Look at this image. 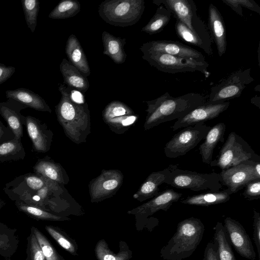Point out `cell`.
<instances>
[{
	"label": "cell",
	"mask_w": 260,
	"mask_h": 260,
	"mask_svg": "<svg viewBox=\"0 0 260 260\" xmlns=\"http://www.w3.org/2000/svg\"><path fill=\"white\" fill-rule=\"evenodd\" d=\"M145 102L147 108L144 128L146 131L182 117L206 101L205 98L198 93L190 92L173 97L167 92L155 99Z\"/></svg>",
	"instance_id": "1"
},
{
	"label": "cell",
	"mask_w": 260,
	"mask_h": 260,
	"mask_svg": "<svg viewBox=\"0 0 260 260\" xmlns=\"http://www.w3.org/2000/svg\"><path fill=\"white\" fill-rule=\"evenodd\" d=\"M61 99L55 106L57 120L66 136L72 142L80 144L85 142L91 133L89 110L86 103L74 101L71 97L70 88L59 84Z\"/></svg>",
	"instance_id": "2"
},
{
	"label": "cell",
	"mask_w": 260,
	"mask_h": 260,
	"mask_svg": "<svg viewBox=\"0 0 260 260\" xmlns=\"http://www.w3.org/2000/svg\"><path fill=\"white\" fill-rule=\"evenodd\" d=\"M205 226L197 218L191 217L179 222L175 233L160 250L164 260H183L190 257L200 244Z\"/></svg>",
	"instance_id": "3"
},
{
	"label": "cell",
	"mask_w": 260,
	"mask_h": 260,
	"mask_svg": "<svg viewBox=\"0 0 260 260\" xmlns=\"http://www.w3.org/2000/svg\"><path fill=\"white\" fill-rule=\"evenodd\" d=\"M144 9V0H106L99 5L98 12L107 23L126 27L139 21Z\"/></svg>",
	"instance_id": "4"
},
{
	"label": "cell",
	"mask_w": 260,
	"mask_h": 260,
	"mask_svg": "<svg viewBox=\"0 0 260 260\" xmlns=\"http://www.w3.org/2000/svg\"><path fill=\"white\" fill-rule=\"evenodd\" d=\"M157 6L162 5L171 15L199 36L208 45L212 47V39L204 21L197 14L196 5L192 0H154Z\"/></svg>",
	"instance_id": "5"
},
{
	"label": "cell",
	"mask_w": 260,
	"mask_h": 260,
	"mask_svg": "<svg viewBox=\"0 0 260 260\" xmlns=\"http://www.w3.org/2000/svg\"><path fill=\"white\" fill-rule=\"evenodd\" d=\"M170 172L165 183L171 186L198 191L203 190L218 191L222 187L219 174L201 173L178 168V165H170Z\"/></svg>",
	"instance_id": "6"
},
{
	"label": "cell",
	"mask_w": 260,
	"mask_h": 260,
	"mask_svg": "<svg viewBox=\"0 0 260 260\" xmlns=\"http://www.w3.org/2000/svg\"><path fill=\"white\" fill-rule=\"evenodd\" d=\"M246 160L260 161V156L241 136L231 132L219 155L211 161L210 165L224 170Z\"/></svg>",
	"instance_id": "7"
},
{
	"label": "cell",
	"mask_w": 260,
	"mask_h": 260,
	"mask_svg": "<svg viewBox=\"0 0 260 260\" xmlns=\"http://www.w3.org/2000/svg\"><path fill=\"white\" fill-rule=\"evenodd\" d=\"M142 58L158 70L170 74L198 71L206 77L209 75V63L206 61L173 56L161 53H144Z\"/></svg>",
	"instance_id": "8"
},
{
	"label": "cell",
	"mask_w": 260,
	"mask_h": 260,
	"mask_svg": "<svg viewBox=\"0 0 260 260\" xmlns=\"http://www.w3.org/2000/svg\"><path fill=\"white\" fill-rule=\"evenodd\" d=\"M253 81L250 68L236 71L211 88L207 102L220 103L239 98L246 86Z\"/></svg>",
	"instance_id": "9"
},
{
	"label": "cell",
	"mask_w": 260,
	"mask_h": 260,
	"mask_svg": "<svg viewBox=\"0 0 260 260\" xmlns=\"http://www.w3.org/2000/svg\"><path fill=\"white\" fill-rule=\"evenodd\" d=\"M210 128L204 123L184 127L166 144L164 147L166 156L175 158L185 155L205 138Z\"/></svg>",
	"instance_id": "10"
},
{
	"label": "cell",
	"mask_w": 260,
	"mask_h": 260,
	"mask_svg": "<svg viewBox=\"0 0 260 260\" xmlns=\"http://www.w3.org/2000/svg\"><path fill=\"white\" fill-rule=\"evenodd\" d=\"M219 175L221 184L227 186L233 193H236L249 181L260 179V161H242L222 170Z\"/></svg>",
	"instance_id": "11"
},
{
	"label": "cell",
	"mask_w": 260,
	"mask_h": 260,
	"mask_svg": "<svg viewBox=\"0 0 260 260\" xmlns=\"http://www.w3.org/2000/svg\"><path fill=\"white\" fill-rule=\"evenodd\" d=\"M123 178L119 170H102L101 174L89 183L91 202L97 203L112 197L120 189Z\"/></svg>",
	"instance_id": "12"
},
{
	"label": "cell",
	"mask_w": 260,
	"mask_h": 260,
	"mask_svg": "<svg viewBox=\"0 0 260 260\" xmlns=\"http://www.w3.org/2000/svg\"><path fill=\"white\" fill-rule=\"evenodd\" d=\"M143 53H161L183 58H192L200 61H205L204 55L198 50L172 40H155L144 43L140 48Z\"/></svg>",
	"instance_id": "13"
},
{
	"label": "cell",
	"mask_w": 260,
	"mask_h": 260,
	"mask_svg": "<svg viewBox=\"0 0 260 260\" xmlns=\"http://www.w3.org/2000/svg\"><path fill=\"white\" fill-rule=\"evenodd\" d=\"M223 225L231 244L237 252L243 257L255 260L256 252L242 225L235 219L227 217L224 219Z\"/></svg>",
	"instance_id": "14"
},
{
	"label": "cell",
	"mask_w": 260,
	"mask_h": 260,
	"mask_svg": "<svg viewBox=\"0 0 260 260\" xmlns=\"http://www.w3.org/2000/svg\"><path fill=\"white\" fill-rule=\"evenodd\" d=\"M230 106V102L220 103L205 104L194 108L184 116L178 119L172 126L173 131L217 117L225 111Z\"/></svg>",
	"instance_id": "15"
},
{
	"label": "cell",
	"mask_w": 260,
	"mask_h": 260,
	"mask_svg": "<svg viewBox=\"0 0 260 260\" xmlns=\"http://www.w3.org/2000/svg\"><path fill=\"white\" fill-rule=\"evenodd\" d=\"M182 193L171 189H167L159 192L150 201L127 212L129 214L147 218L159 210L167 211L172 204L178 201Z\"/></svg>",
	"instance_id": "16"
},
{
	"label": "cell",
	"mask_w": 260,
	"mask_h": 260,
	"mask_svg": "<svg viewBox=\"0 0 260 260\" xmlns=\"http://www.w3.org/2000/svg\"><path fill=\"white\" fill-rule=\"evenodd\" d=\"M25 125L32 143L34 151L45 153L50 148L53 132L47 125L39 119L31 116H25Z\"/></svg>",
	"instance_id": "17"
},
{
	"label": "cell",
	"mask_w": 260,
	"mask_h": 260,
	"mask_svg": "<svg viewBox=\"0 0 260 260\" xmlns=\"http://www.w3.org/2000/svg\"><path fill=\"white\" fill-rule=\"evenodd\" d=\"M48 179L35 173H28L16 177L7 183L4 188L5 193L13 200L26 191H37L47 183Z\"/></svg>",
	"instance_id": "18"
},
{
	"label": "cell",
	"mask_w": 260,
	"mask_h": 260,
	"mask_svg": "<svg viewBox=\"0 0 260 260\" xmlns=\"http://www.w3.org/2000/svg\"><path fill=\"white\" fill-rule=\"evenodd\" d=\"M26 108L25 106L13 99L0 102V114L7 122L16 140L21 141L23 136L25 116L21 114V111Z\"/></svg>",
	"instance_id": "19"
},
{
	"label": "cell",
	"mask_w": 260,
	"mask_h": 260,
	"mask_svg": "<svg viewBox=\"0 0 260 260\" xmlns=\"http://www.w3.org/2000/svg\"><path fill=\"white\" fill-rule=\"evenodd\" d=\"M208 31L216 45L218 54L221 57L226 50V31L223 17L217 7L212 3L208 7Z\"/></svg>",
	"instance_id": "20"
},
{
	"label": "cell",
	"mask_w": 260,
	"mask_h": 260,
	"mask_svg": "<svg viewBox=\"0 0 260 260\" xmlns=\"http://www.w3.org/2000/svg\"><path fill=\"white\" fill-rule=\"evenodd\" d=\"M170 170L169 165L162 170L152 172L133 194V198L142 202L156 196L159 193V186L165 183Z\"/></svg>",
	"instance_id": "21"
},
{
	"label": "cell",
	"mask_w": 260,
	"mask_h": 260,
	"mask_svg": "<svg viewBox=\"0 0 260 260\" xmlns=\"http://www.w3.org/2000/svg\"><path fill=\"white\" fill-rule=\"evenodd\" d=\"M33 170L34 173L60 185L67 184L69 181L68 175L63 168L48 156L39 159L33 167Z\"/></svg>",
	"instance_id": "22"
},
{
	"label": "cell",
	"mask_w": 260,
	"mask_h": 260,
	"mask_svg": "<svg viewBox=\"0 0 260 260\" xmlns=\"http://www.w3.org/2000/svg\"><path fill=\"white\" fill-rule=\"evenodd\" d=\"M7 99H13L26 108L37 111L51 113L52 110L46 101L38 94L29 89L19 88L6 91Z\"/></svg>",
	"instance_id": "23"
},
{
	"label": "cell",
	"mask_w": 260,
	"mask_h": 260,
	"mask_svg": "<svg viewBox=\"0 0 260 260\" xmlns=\"http://www.w3.org/2000/svg\"><path fill=\"white\" fill-rule=\"evenodd\" d=\"M65 51L69 61L84 76H89L90 70L88 60L79 41L74 35L69 37Z\"/></svg>",
	"instance_id": "24"
},
{
	"label": "cell",
	"mask_w": 260,
	"mask_h": 260,
	"mask_svg": "<svg viewBox=\"0 0 260 260\" xmlns=\"http://www.w3.org/2000/svg\"><path fill=\"white\" fill-rule=\"evenodd\" d=\"M225 129V124L223 122H219L211 127L208 132L204 142L200 145L199 149L204 163L210 164L214 148L219 142L224 141Z\"/></svg>",
	"instance_id": "25"
},
{
	"label": "cell",
	"mask_w": 260,
	"mask_h": 260,
	"mask_svg": "<svg viewBox=\"0 0 260 260\" xmlns=\"http://www.w3.org/2000/svg\"><path fill=\"white\" fill-rule=\"evenodd\" d=\"M229 188L215 191H209L187 197L181 202L184 204L198 206H209L229 201L232 194Z\"/></svg>",
	"instance_id": "26"
},
{
	"label": "cell",
	"mask_w": 260,
	"mask_h": 260,
	"mask_svg": "<svg viewBox=\"0 0 260 260\" xmlns=\"http://www.w3.org/2000/svg\"><path fill=\"white\" fill-rule=\"evenodd\" d=\"M102 39L104 46L103 54L109 56L117 64L124 62L127 56L124 48L126 39L115 37L105 30L102 32Z\"/></svg>",
	"instance_id": "27"
},
{
	"label": "cell",
	"mask_w": 260,
	"mask_h": 260,
	"mask_svg": "<svg viewBox=\"0 0 260 260\" xmlns=\"http://www.w3.org/2000/svg\"><path fill=\"white\" fill-rule=\"evenodd\" d=\"M64 83L82 93H85L89 87L87 78L66 58L59 66Z\"/></svg>",
	"instance_id": "28"
},
{
	"label": "cell",
	"mask_w": 260,
	"mask_h": 260,
	"mask_svg": "<svg viewBox=\"0 0 260 260\" xmlns=\"http://www.w3.org/2000/svg\"><path fill=\"white\" fill-rule=\"evenodd\" d=\"M213 230L214 243L216 246L218 259L237 260L223 224L221 222H217L214 226Z\"/></svg>",
	"instance_id": "29"
},
{
	"label": "cell",
	"mask_w": 260,
	"mask_h": 260,
	"mask_svg": "<svg viewBox=\"0 0 260 260\" xmlns=\"http://www.w3.org/2000/svg\"><path fill=\"white\" fill-rule=\"evenodd\" d=\"M171 14L162 5L158 6L156 11L141 31L152 35L160 32L171 20Z\"/></svg>",
	"instance_id": "30"
},
{
	"label": "cell",
	"mask_w": 260,
	"mask_h": 260,
	"mask_svg": "<svg viewBox=\"0 0 260 260\" xmlns=\"http://www.w3.org/2000/svg\"><path fill=\"white\" fill-rule=\"evenodd\" d=\"M25 156L21 141L14 139L0 144V162L22 160Z\"/></svg>",
	"instance_id": "31"
},
{
	"label": "cell",
	"mask_w": 260,
	"mask_h": 260,
	"mask_svg": "<svg viewBox=\"0 0 260 260\" xmlns=\"http://www.w3.org/2000/svg\"><path fill=\"white\" fill-rule=\"evenodd\" d=\"M175 29L177 36L181 40L200 48L208 55H212V47L208 45L199 36L189 29L180 21H176Z\"/></svg>",
	"instance_id": "32"
},
{
	"label": "cell",
	"mask_w": 260,
	"mask_h": 260,
	"mask_svg": "<svg viewBox=\"0 0 260 260\" xmlns=\"http://www.w3.org/2000/svg\"><path fill=\"white\" fill-rule=\"evenodd\" d=\"M81 10L80 3L76 0H63L51 11L49 18L55 19H66L76 16Z\"/></svg>",
	"instance_id": "33"
},
{
	"label": "cell",
	"mask_w": 260,
	"mask_h": 260,
	"mask_svg": "<svg viewBox=\"0 0 260 260\" xmlns=\"http://www.w3.org/2000/svg\"><path fill=\"white\" fill-rule=\"evenodd\" d=\"M95 253L99 260H129L132 252L125 247L115 253L111 251L104 240L99 241L95 248Z\"/></svg>",
	"instance_id": "34"
},
{
	"label": "cell",
	"mask_w": 260,
	"mask_h": 260,
	"mask_svg": "<svg viewBox=\"0 0 260 260\" xmlns=\"http://www.w3.org/2000/svg\"><path fill=\"white\" fill-rule=\"evenodd\" d=\"M139 115L134 114L115 117L104 121L113 132L122 134L128 131L129 127L137 121Z\"/></svg>",
	"instance_id": "35"
},
{
	"label": "cell",
	"mask_w": 260,
	"mask_h": 260,
	"mask_svg": "<svg viewBox=\"0 0 260 260\" xmlns=\"http://www.w3.org/2000/svg\"><path fill=\"white\" fill-rule=\"evenodd\" d=\"M16 205L20 210L39 219L55 221L70 219L68 217L54 215L38 207L26 204L21 201H16Z\"/></svg>",
	"instance_id": "36"
},
{
	"label": "cell",
	"mask_w": 260,
	"mask_h": 260,
	"mask_svg": "<svg viewBox=\"0 0 260 260\" xmlns=\"http://www.w3.org/2000/svg\"><path fill=\"white\" fill-rule=\"evenodd\" d=\"M134 111L126 104L118 101L109 103L102 112L104 121L124 115H133Z\"/></svg>",
	"instance_id": "37"
},
{
	"label": "cell",
	"mask_w": 260,
	"mask_h": 260,
	"mask_svg": "<svg viewBox=\"0 0 260 260\" xmlns=\"http://www.w3.org/2000/svg\"><path fill=\"white\" fill-rule=\"evenodd\" d=\"M25 19L31 32L36 29L39 11V2L38 0H21Z\"/></svg>",
	"instance_id": "38"
},
{
	"label": "cell",
	"mask_w": 260,
	"mask_h": 260,
	"mask_svg": "<svg viewBox=\"0 0 260 260\" xmlns=\"http://www.w3.org/2000/svg\"><path fill=\"white\" fill-rule=\"evenodd\" d=\"M228 6L235 13L241 17H244L242 8L260 14V7L253 0H221Z\"/></svg>",
	"instance_id": "39"
},
{
	"label": "cell",
	"mask_w": 260,
	"mask_h": 260,
	"mask_svg": "<svg viewBox=\"0 0 260 260\" xmlns=\"http://www.w3.org/2000/svg\"><path fill=\"white\" fill-rule=\"evenodd\" d=\"M32 230L46 260H60L55 249L44 235L36 228L33 227Z\"/></svg>",
	"instance_id": "40"
},
{
	"label": "cell",
	"mask_w": 260,
	"mask_h": 260,
	"mask_svg": "<svg viewBox=\"0 0 260 260\" xmlns=\"http://www.w3.org/2000/svg\"><path fill=\"white\" fill-rule=\"evenodd\" d=\"M45 229L51 237L63 248L73 255L77 254L75 245L62 233L50 226H46Z\"/></svg>",
	"instance_id": "41"
},
{
	"label": "cell",
	"mask_w": 260,
	"mask_h": 260,
	"mask_svg": "<svg viewBox=\"0 0 260 260\" xmlns=\"http://www.w3.org/2000/svg\"><path fill=\"white\" fill-rule=\"evenodd\" d=\"M244 198L252 201L260 198V179H256L248 182L244 186Z\"/></svg>",
	"instance_id": "42"
},
{
	"label": "cell",
	"mask_w": 260,
	"mask_h": 260,
	"mask_svg": "<svg viewBox=\"0 0 260 260\" xmlns=\"http://www.w3.org/2000/svg\"><path fill=\"white\" fill-rule=\"evenodd\" d=\"M253 240L256 247L260 259V214L256 210L253 211Z\"/></svg>",
	"instance_id": "43"
},
{
	"label": "cell",
	"mask_w": 260,
	"mask_h": 260,
	"mask_svg": "<svg viewBox=\"0 0 260 260\" xmlns=\"http://www.w3.org/2000/svg\"><path fill=\"white\" fill-rule=\"evenodd\" d=\"M30 251L31 260H46L42 249L34 234L31 235Z\"/></svg>",
	"instance_id": "44"
},
{
	"label": "cell",
	"mask_w": 260,
	"mask_h": 260,
	"mask_svg": "<svg viewBox=\"0 0 260 260\" xmlns=\"http://www.w3.org/2000/svg\"><path fill=\"white\" fill-rule=\"evenodd\" d=\"M203 260H219L216 246L214 242H209L205 248Z\"/></svg>",
	"instance_id": "45"
},
{
	"label": "cell",
	"mask_w": 260,
	"mask_h": 260,
	"mask_svg": "<svg viewBox=\"0 0 260 260\" xmlns=\"http://www.w3.org/2000/svg\"><path fill=\"white\" fill-rule=\"evenodd\" d=\"M15 68L0 63V84L9 79L14 73Z\"/></svg>",
	"instance_id": "46"
},
{
	"label": "cell",
	"mask_w": 260,
	"mask_h": 260,
	"mask_svg": "<svg viewBox=\"0 0 260 260\" xmlns=\"http://www.w3.org/2000/svg\"><path fill=\"white\" fill-rule=\"evenodd\" d=\"M14 139V135L11 129L8 126H6L0 120V144Z\"/></svg>",
	"instance_id": "47"
},
{
	"label": "cell",
	"mask_w": 260,
	"mask_h": 260,
	"mask_svg": "<svg viewBox=\"0 0 260 260\" xmlns=\"http://www.w3.org/2000/svg\"><path fill=\"white\" fill-rule=\"evenodd\" d=\"M258 260H260V259H258Z\"/></svg>",
	"instance_id": "48"
}]
</instances>
